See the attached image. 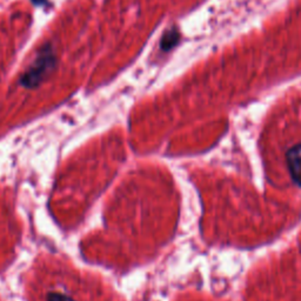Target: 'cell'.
I'll list each match as a JSON object with an SVG mask.
<instances>
[{
	"label": "cell",
	"mask_w": 301,
	"mask_h": 301,
	"mask_svg": "<svg viewBox=\"0 0 301 301\" xmlns=\"http://www.w3.org/2000/svg\"><path fill=\"white\" fill-rule=\"evenodd\" d=\"M179 40H180V34H179L177 28L173 27L164 33L161 40H160V47H161L162 51L168 52L177 45Z\"/></svg>",
	"instance_id": "3"
},
{
	"label": "cell",
	"mask_w": 301,
	"mask_h": 301,
	"mask_svg": "<svg viewBox=\"0 0 301 301\" xmlns=\"http://www.w3.org/2000/svg\"><path fill=\"white\" fill-rule=\"evenodd\" d=\"M50 301H71V300H68L67 298H65L64 296L53 294V296H51V298H50Z\"/></svg>",
	"instance_id": "4"
},
{
	"label": "cell",
	"mask_w": 301,
	"mask_h": 301,
	"mask_svg": "<svg viewBox=\"0 0 301 301\" xmlns=\"http://www.w3.org/2000/svg\"><path fill=\"white\" fill-rule=\"evenodd\" d=\"M55 66V55L53 53L52 47L46 45L40 49L32 64L24 72L20 78V85L27 89L37 87L42 81L49 75L52 68Z\"/></svg>",
	"instance_id": "1"
},
{
	"label": "cell",
	"mask_w": 301,
	"mask_h": 301,
	"mask_svg": "<svg viewBox=\"0 0 301 301\" xmlns=\"http://www.w3.org/2000/svg\"><path fill=\"white\" fill-rule=\"evenodd\" d=\"M286 164L294 183L301 185V145H296L287 150Z\"/></svg>",
	"instance_id": "2"
},
{
	"label": "cell",
	"mask_w": 301,
	"mask_h": 301,
	"mask_svg": "<svg viewBox=\"0 0 301 301\" xmlns=\"http://www.w3.org/2000/svg\"><path fill=\"white\" fill-rule=\"evenodd\" d=\"M32 1H33L36 5H42V4H44V2L46 1V0H32Z\"/></svg>",
	"instance_id": "5"
}]
</instances>
